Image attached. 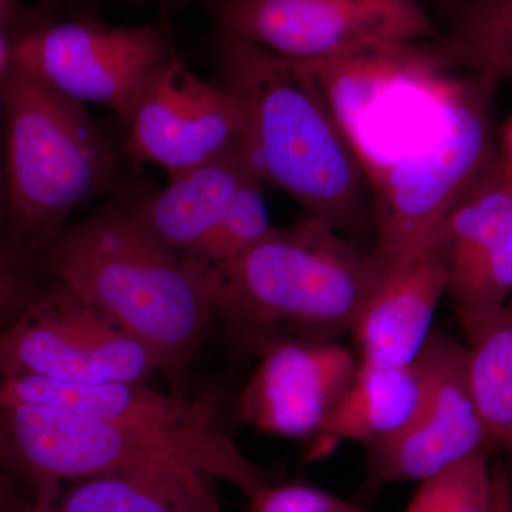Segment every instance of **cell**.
Instances as JSON below:
<instances>
[{
    "label": "cell",
    "instance_id": "obj_1",
    "mask_svg": "<svg viewBox=\"0 0 512 512\" xmlns=\"http://www.w3.org/2000/svg\"><path fill=\"white\" fill-rule=\"evenodd\" d=\"M218 50L244 114L238 147L251 173L360 242L373 229L362 161L318 76L224 30Z\"/></svg>",
    "mask_w": 512,
    "mask_h": 512
},
{
    "label": "cell",
    "instance_id": "obj_2",
    "mask_svg": "<svg viewBox=\"0 0 512 512\" xmlns=\"http://www.w3.org/2000/svg\"><path fill=\"white\" fill-rule=\"evenodd\" d=\"M47 264L69 286L150 349L181 383L215 323V279L184 261L134 211L99 215L60 232Z\"/></svg>",
    "mask_w": 512,
    "mask_h": 512
},
{
    "label": "cell",
    "instance_id": "obj_3",
    "mask_svg": "<svg viewBox=\"0 0 512 512\" xmlns=\"http://www.w3.org/2000/svg\"><path fill=\"white\" fill-rule=\"evenodd\" d=\"M375 247L306 215L215 272V319L258 352L278 339L352 335L389 274Z\"/></svg>",
    "mask_w": 512,
    "mask_h": 512
},
{
    "label": "cell",
    "instance_id": "obj_4",
    "mask_svg": "<svg viewBox=\"0 0 512 512\" xmlns=\"http://www.w3.org/2000/svg\"><path fill=\"white\" fill-rule=\"evenodd\" d=\"M0 103L10 218L52 244L74 208L110 187L113 153L84 104L13 63Z\"/></svg>",
    "mask_w": 512,
    "mask_h": 512
},
{
    "label": "cell",
    "instance_id": "obj_5",
    "mask_svg": "<svg viewBox=\"0 0 512 512\" xmlns=\"http://www.w3.org/2000/svg\"><path fill=\"white\" fill-rule=\"evenodd\" d=\"M495 84L454 82L423 147L387 165L373 181L375 249L390 266L423 248L468 185L497 153L491 127Z\"/></svg>",
    "mask_w": 512,
    "mask_h": 512
},
{
    "label": "cell",
    "instance_id": "obj_6",
    "mask_svg": "<svg viewBox=\"0 0 512 512\" xmlns=\"http://www.w3.org/2000/svg\"><path fill=\"white\" fill-rule=\"evenodd\" d=\"M9 403L43 404L116 424L205 476L238 488L247 500L268 483L221 429L205 400L158 392L144 382L70 384L15 376L0 379V404Z\"/></svg>",
    "mask_w": 512,
    "mask_h": 512
},
{
    "label": "cell",
    "instance_id": "obj_7",
    "mask_svg": "<svg viewBox=\"0 0 512 512\" xmlns=\"http://www.w3.org/2000/svg\"><path fill=\"white\" fill-rule=\"evenodd\" d=\"M218 29L315 64L437 35L419 0H201Z\"/></svg>",
    "mask_w": 512,
    "mask_h": 512
},
{
    "label": "cell",
    "instance_id": "obj_8",
    "mask_svg": "<svg viewBox=\"0 0 512 512\" xmlns=\"http://www.w3.org/2000/svg\"><path fill=\"white\" fill-rule=\"evenodd\" d=\"M157 372L160 362L150 349L56 279L0 332V379L144 382Z\"/></svg>",
    "mask_w": 512,
    "mask_h": 512
},
{
    "label": "cell",
    "instance_id": "obj_9",
    "mask_svg": "<svg viewBox=\"0 0 512 512\" xmlns=\"http://www.w3.org/2000/svg\"><path fill=\"white\" fill-rule=\"evenodd\" d=\"M173 47L154 26L70 19L32 30L12 63L74 101L100 104L126 121L138 92Z\"/></svg>",
    "mask_w": 512,
    "mask_h": 512
},
{
    "label": "cell",
    "instance_id": "obj_10",
    "mask_svg": "<svg viewBox=\"0 0 512 512\" xmlns=\"http://www.w3.org/2000/svg\"><path fill=\"white\" fill-rule=\"evenodd\" d=\"M417 362L423 394L399 433L366 446L373 485L426 480L480 451H490L467 376L466 348L431 333Z\"/></svg>",
    "mask_w": 512,
    "mask_h": 512
},
{
    "label": "cell",
    "instance_id": "obj_11",
    "mask_svg": "<svg viewBox=\"0 0 512 512\" xmlns=\"http://www.w3.org/2000/svg\"><path fill=\"white\" fill-rule=\"evenodd\" d=\"M124 124L128 156L174 175L234 146L244 114L234 94L195 76L171 49L147 77Z\"/></svg>",
    "mask_w": 512,
    "mask_h": 512
},
{
    "label": "cell",
    "instance_id": "obj_12",
    "mask_svg": "<svg viewBox=\"0 0 512 512\" xmlns=\"http://www.w3.org/2000/svg\"><path fill=\"white\" fill-rule=\"evenodd\" d=\"M447 295L464 332L512 298V177L497 153L437 229Z\"/></svg>",
    "mask_w": 512,
    "mask_h": 512
},
{
    "label": "cell",
    "instance_id": "obj_13",
    "mask_svg": "<svg viewBox=\"0 0 512 512\" xmlns=\"http://www.w3.org/2000/svg\"><path fill=\"white\" fill-rule=\"evenodd\" d=\"M256 353L258 366L239 394V417L286 439L316 436L359 366L338 340L278 339Z\"/></svg>",
    "mask_w": 512,
    "mask_h": 512
},
{
    "label": "cell",
    "instance_id": "obj_14",
    "mask_svg": "<svg viewBox=\"0 0 512 512\" xmlns=\"http://www.w3.org/2000/svg\"><path fill=\"white\" fill-rule=\"evenodd\" d=\"M447 295V268L436 235L393 265L357 319L352 336L360 362L406 366L431 336L437 306Z\"/></svg>",
    "mask_w": 512,
    "mask_h": 512
},
{
    "label": "cell",
    "instance_id": "obj_15",
    "mask_svg": "<svg viewBox=\"0 0 512 512\" xmlns=\"http://www.w3.org/2000/svg\"><path fill=\"white\" fill-rule=\"evenodd\" d=\"M217 481L181 464L79 478L28 512H224Z\"/></svg>",
    "mask_w": 512,
    "mask_h": 512
},
{
    "label": "cell",
    "instance_id": "obj_16",
    "mask_svg": "<svg viewBox=\"0 0 512 512\" xmlns=\"http://www.w3.org/2000/svg\"><path fill=\"white\" fill-rule=\"evenodd\" d=\"M251 178L256 177L237 141L205 163L168 175L167 187L134 212L158 239L184 256L211 234Z\"/></svg>",
    "mask_w": 512,
    "mask_h": 512
},
{
    "label": "cell",
    "instance_id": "obj_17",
    "mask_svg": "<svg viewBox=\"0 0 512 512\" xmlns=\"http://www.w3.org/2000/svg\"><path fill=\"white\" fill-rule=\"evenodd\" d=\"M423 394V373L417 359L406 366L360 362L348 389L312 437L308 458L328 456L343 441L369 446L387 439L412 419Z\"/></svg>",
    "mask_w": 512,
    "mask_h": 512
},
{
    "label": "cell",
    "instance_id": "obj_18",
    "mask_svg": "<svg viewBox=\"0 0 512 512\" xmlns=\"http://www.w3.org/2000/svg\"><path fill=\"white\" fill-rule=\"evenodd\" d=\"M417 49L437 73L466 70L495 86L512 80V0H457L448 28Z\"/></svg>",
    "mask_w": 512,
    "mask_h": 512
},
{
    "label": "cell",
    "instance_id": "obj_19",
    "mask_svg": "<svg viewBox=\"0 0 512 512\" xmlns=\"http://www.w3.org/2000/svg\"><path fill=\"white\" fill-rule=\"evenodd\" d=\"M467 376L488 446L512 443V305L466 332Z\"/></svg>",
    "mask_w": 512,
    "mask_h": 512
},
{
    "label": "cell",
    "instance_id": "obj_20",
    "mask_svg": "<svg viewBox=\"0 0 512 512\" xmlns=\"http://www.w3.org/2000/svg\"><path fill=\"white\" fill-rule=\"evenodd\" d=\"M261 187L258 178H251L239 190L217 227L190 254L183 256L184 261L198 271L214 275L264 239L274 227L269 224Z\"/></svg>",
    "mask_w": 512,
    "mask_h": 512
},
{
    "label": "cell",
    "instance_id": "obj_21",
    "mask_svg": "<svg viewBox=\"0 0 512 512\" xmlns=\"http://www.w3.org/2000/svg\"><path fill=\"white\" fill-rule=\"evenodd\" d=\"M404 512H493L490 451H480L420 481Z\"/></svg>",
    "mask_w": 512,
    "mask_h": 512
},
{
    "label": "cell",
    "instance_id": "obj_22",
    "mask_svg": "<svg viewBox=\"0 0 512 512\" xmlns=\"http://www.w3.org/2000/svg\"><path fill=\"white\" fill-rule=\"evenodd\" d=\"M248 504L251 512H366L338 495L301 483H266Z\"/></svg>",
    "mask_w": 512,
    "mask_h": 512
},
{
    "label": "cell",
    "instance_id": "obj_23",
    "mask_svg": "<svg viewBox=\"0 0 512 512\" xmlns=\"http://www.w3.org/2000/svg\"><path fill=\"white\" fill-rule=\"evenodd\" d=\"M29 299L28 286L19 272L0 261V319L18 313Z\"/></svg>",
    "mask_w": 512,
    "mask_h": 512
},
{
    "label": "cell",
    "instance_id": "obj_24",
    "mask_svg": "<svg viewBox=\"0 0 512 512\" xmlns=\"http://www.w3.org/2000/svg\"><path fill=\"white\" fill-rule=\"evenodd\" d=\"M30 505L25 488L0 467V512H28Z\"/></svg>",
    "mask_w": 512,
    "mask_h": 512
},
{
    "label": "cell",
    "instance_id": "obj_25",
    "mask_svg": "<svg viewBox=\"0 0 512 512\" xmlns=\"http://www.w3.org/2000/svg\"><path fill=\"white\" fill-rule=\"evenodd\" d=\"M497 150L504 170L512 177V116L501 131L500 146L497 147Z\"/></svg>",
    "mask_w": 512,
    "mask_h": 512
},
{
    "label": "cell",
    "instance_id": "obj_26",
    "mask_svg": "<svg viewBox=\"0 0 512 512\" xmlns=\"http://www.w3.org/2000/svg\"><path fill=\"white\" fill-rule=\"evenodd\" d=\"M10 67H12V46L9 45L0 28V87L5 82Z\"/></svg>",
    "mask_w": 512,
    "mask_h": 512
},
{
    "label": "cell",
    "instance_id": "obj_27",
    "mask_svg": "<svg viewBox=\"0 0 512 512\" xmlns=\"http://www.w3.org/2000/svg\"><path fill=\"white\" fill-rule=\"evenodd\" d=\"M2 124V103H0V130H2ZM5 211H8V188H6L5 158H2V154H0V218Z\"/></svg>",
    "mask_w": 512,
    "mask_h": 512
},
{
    "label": "cell",
    "instance_id": "obj_28",
    "mask_svg": "<svg viewBox=\"0 0 512 512\" xmlns=\"http://www.w3.org/2000/svg\"><path fill=\"white\" fill-rule=\"evenodd\" d=\"M504 450L507 451L508 460H510V468H511V474H512V443L508 444V446L505 447Z\"/></svg>",
    "mask_w": 512,
    "mask_h": 512
},
{
    "label": "cell",
    "instance_id": "obj_29",
    "mask_svg": "<svg viewBox=\"0 0 512 512\" xmlns=\"http://www.w3.org/2000/svg\"><path fill=\"white\" fill-rule=\"evenodd\" d=\"M6 5H8V0H0V18H2L3 10H5Z\"/></svg>",
    "mask_w": 512,
    "mask_h": 512
},
{
    "label": "cell",
    "instance_id": "obj_30",
    "mask_svg": "<svg viewBox=\"0 0 512 512\" xmlns=\"http://www.w3.org/2000/svg\"><path fill=\"white\" fill-rule=\"evenodd\" d=\"M3 448V431H2V424H0V453H2Z\"/></svg>",
    "mask_w": 512,
    "mask_h": 512
},
{
    "label": "cell",
    "instance_id": "obj_31",
    "mask_svg": "<svg viewBox=\"0 0 512 512\" xmlns=\"http://www.w3.org/2000/svg\"><path fill=\"white\" fill-rule=\"evenodd\" d=\"M511 305H512V298H511V301H510Z\"/></svg>",
    "mask_w": 512,
    "mask_h": 512
}]
</instances>
